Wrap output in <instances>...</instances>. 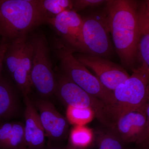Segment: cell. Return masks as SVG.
Instances as JSON below:
<instances>
[{
	"label": "cell",
	"mask_w": 149,
	"mask_h": 149,
	"mask_svg": "<svg viewBox=\"0 0 149 149\" xmlns=\"http://www.w3.org/2000/svg\"><path fill=\"white\" fill-rule=\"evenodd\" d=\"M105 11L121 63L126 67L131 66L138 54L141 36L136 6L132 1H107Z\"/></svg>",
	"instance_id": "6da1fadb"
},
{
	"label": "cell",
	"mask_w": 149,
	"mask_h": 149,
	"mask_svg": "<svg viewBox=\"0 0 149 149\" xmlns=\"http://www.w3.org/2000/svg\"><path fill=\"white\" fill-rule=\"evenodd\" d=\"M37 0H0V35L9 42L46 23Z\"/></svg>",
	"instance_id": "7a4b0ae2"
},
{
	"label": "cell",
	"mask_w": 149,
	"mask_h": 149,
	"mask_svg": "<svg viewBox=\"0 0 149 149\" xmlns=\"http://www.w3.org/2000/svg\"><path fill=\"white\" fill-rule=\"evenodd\" d=\"M56 52L63 74L85 92L102 102L106 106L108 114L115 103L113 91L106 88L95 75L77 60L73 52L62 43L58 47Z\"/></svg>",
	"instance_id": "3957f363"
},
{
	"label": "cell",
	"mask_w": 149,
	"mask_h": 149,
	"mask_svg": "<svg viewBox=\"0 0 149 149\" xmlns=\"http://www.w3.org/2000/svg\"><path fill=\"white\" fill-rule=\"evenodd\" d=\"M149 87V75L141 66L113 91L115 103L109 112V118L115 122L126 112L145 109Z\"/></svg>",
	"instance_id": "277c9868"
},
{
	"label": "cell",
	"mask_w": 149,
	"mask_h": 149,
	"mask_svg": "<svg viewBox=\"0 0 149 149\" xmlns=\"http://www.w3.org/2000/svg\"><path fill=\"white\" fill-rule=\"evenodd\" d=\"M33 47L31 85L43 97L55 94L57 80L53 70L47 42L44 35H37L31 38Z\"/></svg>",
	"instance_id": "5b68a950"
},
{
	"label": "cell",
	"mask_w": 149,
	"mask_h": 149,
	"mask_svg": "<svg viewBox=\"0 0 149 149\" xmlns=\"http://www.w3.org/2000/svg\"><path fill=\"white\" fill-rule=\"evenodd\" d=\"M110 34L105 11L83 18V54L103 58L110 55L112 52Z\"/></svg>",
	"instance_id": "8992f818"
},
{
	"label": "cell",
	"mask_w": 149,
	"mask_h": 149,
	"mask_svg": "<svg viewBox=\"0 0 149 149\" xmlns=\"http://www.w3.org/2000/svg\"><path fill=\"white\" fill-rule=\"evenodd\" d=\"M56 95L68 106L89 108L103 122H107L106 106L63 74L57 80Z\"/></svg>",
	"instance_id": "52a82bcc"
},
{
	"label": "cell",
	"mask_w": 149,
	"mask_h": 149,
	"mask_svg": "<svg viewBox=\"0 0 149 149\" xmlns=\"http://www.w3.org/2000/svg\"><path fill=\"white\" fill-rule=\"evenodd\" d=\"M46 23L50 24L61 37L65 45L74 52L84 53L82 38L83 18L71 10L57 16L47 19Z\"/></svg>",
	"instance_id": "ba28073f"
},
{
	"label": "cell",
	"mask_w": 149,
	"mask_h": 149,
	"mask_svg": "<svg viewBox=\"0 0 149 149\" xmlns=\"http://www.w3.org/2000/svg\"><path fill=\"white\" fill-rule=\"evenodd\" d=\"M75 57L86 67L93 70L102 84L110 91H114L130 76L120 65L103 58L83 53Z\"/></svg>",
	"instance_id": "9c48e42d"
},
{
	"label": "cell",
	"mask_w": 149,
	"mask_h": 149,
	"mask_svg": "<svg viewBox=\"0 0 149 149\" xmlns=\"http://www.w3.org/2000/svg\"><path fill=\"white\" fill-rule=\"evenodd\" d=\"M115 126L123 141L143 144L147 131V119L145 109L126 112L116 120Z\"/></svg>",
	"instance_id": "30bf717a"
},
{
	"label": "cell",
	"mask_w": 149,
	"mask_h": 149,
	"mask_svg": "<svg viewBox=\"0 0 149 149\" xmlns=\"http://www.w3.org/2000/svg\"><path fill=\"white\" fill-rule=\"evenodd\" d=\"M36 107L39 111L40 120L48 138L56 141L62 139L68 128L66 119L48 101L37 100Z\"/></svg>",
	"instance_id": "8fae6325"
},
{
	"label": "cell",
	"mask_w": 149,
	"mask_h": 149,
	"mask_svg": "<svg viewBox=\"0 0 149 149\" xmlns=\"http://www.w3.org/2000/svg\"><path fill=\"white\" fill-rule=\"evenodd\" d=\"M24 135L27 149H42L46 134L39 113L28 96L24 97Z\"/></svg>",
	"instance_id": "7c38bea8"
},
{
	"label": "cell",
	"mask_w": 149,
	"mask_h": 149,
	"mask_svg": "<svg viewBox=\"0 0 149 149\" xmlns=\"http://www.w3.org/2000/svg\"><path fill=\"white\" fill-rule=\"evenodd\" d=\"M0 149H27L24 124L12 120L0 123Z\"/></svg>",
	"instance_id": "4fadbf2b"
},
{
	"label": "cell",
	"mask_w": 149,
	"mask_h": 149,
	"mask_svg": "<svg viewBox=\"0 0 149 149\" xmlns=\"http://www.w3.org/2000/svg\"><path fill=\"white\" fill-rule=\"evenodd\" d=\"M33 53V45L30 38L27 40L18 65L11 75L24 97L28 96L32 87L30 74L32 70Z\"/></svg>",
	"instance_id": "5bb4252c"
},
{
	"label": "cell",
	"mask_w": 149,
	"mask_h": 149,
	"mask_svg": "<svg viewBox=\"0 0 149 149\" xmlns=\"http://www.w3.org/2000/svg\"><path fill=\"white\" fill-rule=\"evenodd\" d=\"M18 110V98L13 87L0 74V123L12 120Z\"/></svg>",
	"instance_id": "9a60e30c"
},
{
	"label": "cell",
	"mask_w": 149,
	"mask_h": 149,
	"mask_svg": "<svg viewBox=\"0 0 149 149\" xmlns=\"http://www.w3.org/2000/svg\"><path fill=\"white\" fill-rule=\"evenodd\" d=\"M27 35L22 36L8 42L4 62L11 75L17 66L24 52L27 40Z\"/></svg>",
	"instance_id": "2e32d148"
},
{
	"label": "cell",
	"mask_w": 149,
	"mask_h": 149,
	"mask_svg": "<svg viewBox=\"0 0 149 149\" xmlns=\"http://www.w3.org/2000/svg\"><path fill=\"white\" fill-rule=\"evenodd\" d=\"M42 12L47 19L57 16L63 12L72 10L73 2L70 0H37Z\"/></svg>",
	"instance_id": "e0dca14e"
},
{
	"label": "cell",
	"mask_w": 149,
	"mask_h": 149,
	"mask_svg": "<svg viewBox=\"0 0 149 149\" xmlns=\"http://www.w3.org/2000/svg\"><path fill=\"white\" fill-rule=\"evenodd\" d=\"M93 131L85 125H76L70 135V144L75 148L84 149L93 141Z\"/></svg>",
	"instance_id": "ac0fdd59"
},
{
	"label": "cell",
	"mask_w": 149,
	"mask_h": 149,
	"mask_svg": "<svg viewBox=\"0 0 149 149\" xmlns=\"http://www.w3.org/2000/svg\"><path fill=\"white\" fill-rule=\"evenodd\" d=\"M95 113L89 108L68 106L66 117L68 120L72 125H85L94 118Z\"/></svg>",
	"instance_id": "d6986e66"
},
{
	"label": "cell",
	"mask_w": 149,
	"mask_h": 149,
	"mask_svg": "<svg viewBox=\"0 0 149 149\" xmlns=\"http://www.w3.org/2000/svg\"><path fill=\"white\" fill-rule=\"evenodd\" d=\"M138 54L141 59V66L149 75V34L141 35L138 46Z\"/></svg>",
	"instance_id": "ffe728a7"
},
{
	"label": "cell",
	"mask_w": 149,
	"mask_h": 149,
	"mask_svg": "<svg viewBox=\"0 0 149 149\" xmlns=\"http://www.w3.org/2000/svg\"><path fill=\"white\" fill-rule=\"evenodd\" d=\"M107 1L103 0H75L72 1V10L77 12L89 7L98 6L107 3Z\"/></svg>",
	"instance_id": "44dd1931"
},
{
	"label": "cell",
	"mask_w": 149,
	"mask_h": 149,
	"mask_svg": "<svg viewBox=\"0 0 149 149\" xmlns=\"http://www.w3.org/2000/svg\"><path fill=\"white\" fill-rule=\"evenodd\" d=\"M98 149H123L119 140L112 136H104L100 141Z\"/></svg>",
	"instance_id": "7402d4cb"
},
{
	"label": "cell",
	"mask_w": 149,
	"mask_h": 149,
	"mask_svg": "<svg viewBox=\"0 0 149 149\" xmlns=\"http://www.w3.org/2000/svg\"><path fill=\"white\" fill-rule=\"evenodd\" d=\"M137 13L141 35L149 34V16L141 8Z\"/></svg>",
	"instance_id": "603a6c76"
},
{
	"label": "cell",
	"mask_w": 149,
	"mask_h": 149,
	"mask_svg": "<svg viewBox=\"0 0 149 149\" xmlns=\"http://www.w3.org/2000/svg\"><path fill=\"white\" fill-rule=\"evenodd\" d=\"M147 119V131L146 138L143 142V145L149 148V87L148 91V98L145 108Z\"/></svg>",
	"instance_id": "cb8c5ba5"
},
{
	"label": "cell",
	"mask_w": 149,
	"mask_h": 149,
	"mask_svg": "<svg viewBox=\"0 0 149 149\" xmlns=\"http://www.w3.org/2000/svg\"><path fill=\"white\" fill-rule=\"evenodd\" d=\"M141 8L149 16V0L144 2V4L141 6Z\"/></svg>",
	"instance_id": "d4e9b609"
},
{
	"label": "cell",
	"mask_w": 149,
	"mask_h": 149,
	"mask_svg": "<svg viewBox=\"0 0 149 149\" xmlns=\"http://www.w3.org/2000/svg\"><path fill=\"white\" fill-rule=\"evenodd\" d=\"M80 149L79 148H75V147H74V146H72V145H70H70L69 146H68L67 148H66V149Z\"/></svg>",
	"instance_id": "484cf974"
},
{
	"label": "cell",
	"mask_w": 149,
	"mask_h": 149,
	"mask_svg": "<svg viewBox=\"0 0 149 149\" xmlns=\"http://www.w3.org/2000/svg\"><path fill=\"white\" fill-rule=\"evenodd\" d=\"M47 149H59L56 148H50Z\"/></svg>",
	"instance_id": "4316f807"
}]
</instances>
